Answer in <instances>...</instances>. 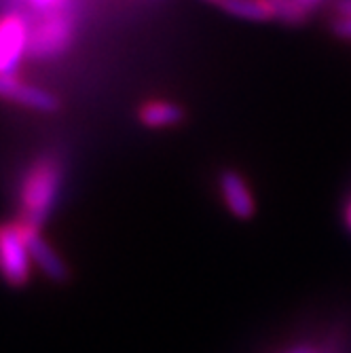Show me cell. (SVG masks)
<instances>
[{
	"label": "cell",
	"mask_w": 351,
	"mask_h": 353,
	"mask_svg": "<svg viewBox=\"0 0 351 353\" xmlns=\"http://www.w3.org/2000/svg\"><path fill=\"white\" fill-rule=\"evenodd\" d=\"M74 41V17L66 0L45 7L39 19L28 26V55L51 59L66 51Z\"/></svg>",
	"instance_id": "obj_2"
},
{
	"label": "cell",
	"mask_w": 351,
	"mask_h": 353,
	"mask_svg": "<svg viewBox=\"0 0 351 353\" xmlns=\"http://www.w3.org/2000/svg\"><path fill=\"white\" fill-rule=\"evenodd\" d=\"M28 53V23L19 15L0 17V74H15Z\"/></svg>",
	"instance_id": "obj_4"
},
{
	"label": "cell",
	"mask_w": 351,
	"mask_h": 353,
	"mask_svg": "<svg viewBox=\"0 0 351 353\" xmlns=\"http://www.w3.org/2000/svg\"><path fill=\"white\" fill-rule=\"evenodd\" d=\"M21 229H23L26 243H28V250H30V259L41 267V271L51 281H57V283L66 281L70 277V271H68L66 263L61 261V256L41 237L39 231L28 229V227H21Z\"/></svg>",
	"instance_id": "obj_6"
},
{
	"label": "cell",
	"mask_w": 351,
	"mask_h": 353,
	"mask_svg": "<svg viewBox=\"0 0 351 353\" xmlns=\"http://www.w3.org/2000/svg\"><path fill=\"white\" fill-rule=\"evenodd\" d=\"M337 17H351V0H339Z\"/></svg>",
	"instance_id": "obj_13"
},
{
	"label": "cell",
	"mask_w": 351,
	"mask_h": 353,
	"mask_svg": "<svg viewBox=\"0 0 351 353\" xmlns=\"http://www.w3.org/2000/svg\"><path fill=\"white\" fill-rule=\"evenodd\" d=\"M205 3H210V5H214V7H218V5H220V0H205Z\"/></svg>",
	"instance_id": "obj_17"
},
{
	"label": "cell",
	"mask_w": 351,
	"mask_h": 353,
	"mask_svg": "<svg viewBox=\"0 0 351 353\" xmlns=\"http://www.w3.org/2000/svg\"><path fill=\"white\" fill-rule=\"evenodd\" d=\"M218 190L222 203L227 205V210L239 218V220H250L257 214V199H254V192L248 186V180L235 172V170H225L218 178Z\"/></svg>",
	"instance_id": "obj_5"
},
{
	"label": "cell",
	"mask_w": 351,
	"mask_h": 353,
	"mask_svg": "<svg viewBox=\"0 0 351 353\" xmlns=\"http://www.w3.org/2000/svg\"><path fill=\"white\" fill-rule=\"evenodd\" d=\"M303 3H305V5H309V7H311V5H315V3H320V0H303Z\"/></svg>",
	"instance_id": "obj_16"
},
{
	"label": "cell",
	"mask_w": 351,
	"mask_h": 353,
	"mask_svg": "<svg viewBox=\"0 0 351 353\" xmlns=\"http://www.w3.org/2000/svg\"><path fill=\"white\" fill-rule=\"evenodd\" d=\"M39 9H45V7H53V5H57V3H61V0H32Z\"/></svg>",
	"instance_id": "obj_14"
},
{
	"label": "cell",
	"mask_w": 351,
	"mask_h": 353,
	"mask_svg": "<svg viewBox=\"0 0 351 353\" xmlns=\"http://www.w3.org/2000/svg\"><path fill=\"white\" fill-rule=\"evenodd\" d=\"M15 104H21L26 108H32V110H41V112H55L59 110V100L55 98L53 93H49L47 89H41V87H32V85H26L21 83L13 95Z\"/></svg>",
	"instance_id": "obj_8"
},
{
	"label": "cell",
	"mask_w": 351,
	"mask_h": 353,
	"mask_svg": "<svg viewBox=\"0 0 351 353\" xmlns=\"http://www.w3.org/2000/svg\"><path fill=\"white\" fill-rule=\"evenodd\" d=\"M273 19H279L288 26H301L309 19V5L303 0H265Z\"/></svg>",
	"instance_id": "obj_10"
},
{
	"label": "cell",
	"mask_w": 351,
	"mask_h": 353,
	"mask_svg": "<svg viewBox=\"0 0 351 353\" xmlns=\"http://www.w3.org/2000/svg\"><path fill=\"white\" fill-rule=\"evenodd\" d=\"M30 250L21 224H0V273L3 277L21 288L30 277Z\"/></svg>",
	"instance_id": "obj_3"
},
{
	"label": "cell",
	"mask_w": 351,
	"mask_h": 353,
	"mask_svg": "<svg viewBox=\"0 0 351 353\" xmlns=\"http://www.w3.org/2000/svg\"><path fill=\"white\" fill-rule=\"evenodd\" d=\"M283 353H337V351H330L328 347H320V345L301 343V345H294V347H290L288 351H283Z\"/></svg>",
	"instance_id": "obj_12"
},
{
	"label": "cell",
	"mask_w": 351,
	"mask_h": 353,
	"mask_svg": "<svg viewBox=\"0 0 351 353\" xmlns=\"http://www.w3.org/2000/svg\"><path fill=\"white\" fill-rule=\"evenodd\" d=\"M184 108L168 100H150L140 108V121L150 130H163L184 121Z\"/></svg>",
	"instance_id": "obj_7"
},
{
	"label": "cell",
	"mask_w": 351,
	"mask_h": 353,
	"mask_svg": "<svg viewBox=\"0 0 351 353\" xmlns=\"http://www.w3.org/2000/svg\"><path fill=\"white\" fill-rule=\"evenodd\" d=\"M345 224H347V229L351 231V203H349L347 210H345Z\"/></svg>",
	"instance_id": "obj_15"
},
{
	"label": "cell",
	"mask_w": 351,
	"mask_h": 353,
	"mask_svg": "<svg viewBox=\"0 0 351 353\" xmlns=\"http://www.w3.org/2000/svg\"><path fill=\"white\" fill-rule=\"evenodd\" d=\"M218 9H222L225 13H229L237 19H245V21L273 19L271 11L265 5V0H220Z\"/></svg>",
	"instance_id": "obj_9"
},
{
	"label": "cell",
	"mask_w": 351,
	"mask_h": 353,
	"mask_svg": "<svg viewBox=\"0 0 351 353\" xmlns=\"http://www.w3.org/2000/svg\"><path fill=\"white\" fill-rule=\"evenodd\" d=\"M61 184V165L53 157H41L23 176L19 224L39 231L53 210Z\"/></svg>",
	"instance_id": "obj_1"
},
{
	"label": "cell",
	"mask_w": 351,
	"mask_h": 353,
	"mask_svg": "<svg viewBox=\"0 0 351 353\" xmlns=\"http://www.w3.org/2000/svg\"><path fill=\"white\" fill-rule=\"evenodd\" d=\"M332 30H334L337 37L351 41V17H337L332 23Z\"/></svg>",
	"instance_id": "obj_11"
}]
</instances>
